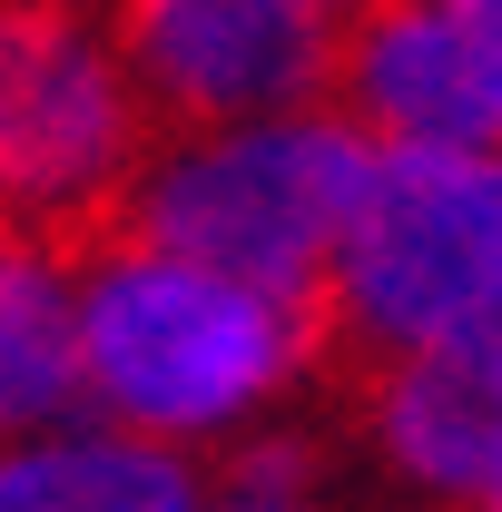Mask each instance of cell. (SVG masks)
Segmentation results:
<instances>
[{
    "instance_id": "6da1fadb",
    "label": "cell",
    "mask_w": 502,
    "mask_h": 512,
    "mask_svg": "<svg viewBox=\"0 0 502 512\" xmlns=\"http://www.w3.org/2000/svg\"><path fill=\"white\" fill-rule=\"evenodd\" d=\"M502 316V158L463 138H394L355 197L335 276L306 316V384L365 414L394 355L463 345Z\"/></svg>"
},
{
    "instance_id": "7a4b0ae2",
    "label": "cell",
    "mask_w": 502,
    "mask_h": 512,
    "mask_svg": "<svg viewBox=\"0 0 502 512\" xmlns=\"http://www.w3.org/2000/svg\"><path fill=\"white\" fill-rule=\"evenodd\" d=\"M375 148L355 119H266V128H217L158 148V168H138L119 197V256H197L217 276H237L256 296L306 316L335 276V237L355 217V197L375 178Z\"/></svg>"
},
{
    "instance_id": "3957f363",
    "label": "cell",
    "mask_w": 502,
    "mask_h": 512,
    "mask_svg": "<svg viewBox=\"0 0 502 512\" xmlns=\"http://www.w3.org/2000/svg\"><path fill=\"white\" fill-rule=\"evenodd\" d=\"M158 148L148 89L89 40L79 0H0V227L89 276L119 256V197Z\"/></svg>"
},
{
    "instance_id": "277c9868",
    "label": "cell",
    "mask_w": 502,
    "mask_h": 512,
    "mask_svg": "<svg viewBox=\"0 0 502 512\" xmlns=\"http://www.w3.org/2000/svg\"><path fill=\"white\" fill-rule=\"evenodd\" d=\"M79 335H89V384L128 434H197L306 375L296 306L158 247L89 266Z\"/></svg>"
},
{
    "instance_id": "5b68a950",
    "label": "cell",
    "mask_w": 502,
    "mask_h": 512,
    "mask_svg": "<svg viewBox=\"0 0 502 512\" xmlns=\"http://www.w3.org/2000/svg\"><path fill=\"white\" fill-rule=\"evenodd\" d=\"M109 40L178 148L325 99L345 10L335 0H109Z\"/></svg>"
},
{
    "instance_id": "8992f818",
    "label": "cell",
    "mask_w": 502,
    "mask_h": 512,
    "mask_svg": "<svg viewBox=\"0 0 502 512\" xmlns=\"http://www.w3.org/2000/svg\"><path fill=\"white\" fill-rule=\"evenodd\" d=\"M325 109L355 119L365 138H463V148H493L502 109L483 89V69L463 50L453 10L443 0H365L345 20V50L325 79Z\"/></svg>"
},
{
    "instance_id": "52a82bcc",
    "label": "cell",
    "mask_w": 502,
    "mask_h": 512,
    "mask_svg": "<svg viewBox=\"0 0 502 512\" xmlns=\"http://www.w3.org/2000/svg\"><path fill=\"white\" fill-rule=\"evenodd\" d=\"M365 424L404 463V483H424L443 512L473 503L502 473V375H483L463 345L394 355L375 375V394H365Z\"/></svg>"
},
{
    "instance_id": "ba28073f",
    "label": "cell",
    "mask_w": 502,
    "mask_h": 512,
    "mask_svg": "<svg viewBox=\"0 0 502 512\" xmlns=\"http://www.w3.org/2000/svg\"><path fill=\"white\" fill-rule=\"evenodd\" d=\"M79 404H99V384H89V335L69 306V266L40 256L20 227H0V434L60 424Z\"/></svg>"
},
{
    "instance_id": "9c48e42d",
    "label": "cell",
    "mask_w": 502,
    "mask_h": 512,
    "mask_svg": "<svg viewBox=\"0 0 502 512\" xmlns=\"http://www.w3.org/2000/svg\"><path fill=\"white\" fill-rule=\"evenodd\" d=\"M0 512H197V473L138 434H69L0 453Z\"/></svg>"
},
{
    "instance_id": "30bf717a",
    "label": "cell",
    "mask_w": 502,
    "mask_h": 512,
    "mask_svg": "<svg viewBox=\"0 0 502 512\" xmlns=\"http://www.w3.org/2000/svg\"><path fill=\"white\" fill-rule=\"evenodd\" d=\"M443 10H453V30H463V50H473V69L502 109V0H443Z\"/></svg>"
},
{
    "instance_id": "8fae6325",
    "label": "cell",
    "mask_w": 502,
    "mask_h": 512,
    "mask_svg": "<svg viewBox=\"0 0 502 512\" xmlns=\"http://www.w3.org/2000/svg\"><path fill=\"white\" fill-rule=\"evenodd\" d=\"M463 355H473L483 375H502V316H493V325H473V335H463Z\"/></svg>"
},
{
    "instance_id": "7c38bea8",
    "label": "cell",
    "mask_w": 502,
    "mask_h": 512,
    "mask_svg": "<svg viewBox=\"0 0 502 512\" xmlns=\"http://www.w3.org/2000/svg\"><path fill=\"white\" fill-rule=\"evenodd\" d=\"M227 512H306V503H227Z\"/></svg>"
}]
</instances>
